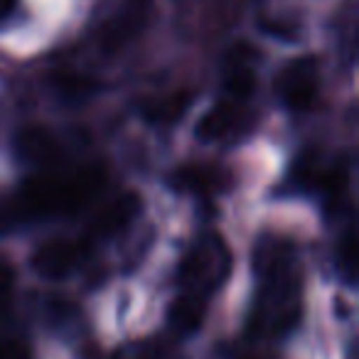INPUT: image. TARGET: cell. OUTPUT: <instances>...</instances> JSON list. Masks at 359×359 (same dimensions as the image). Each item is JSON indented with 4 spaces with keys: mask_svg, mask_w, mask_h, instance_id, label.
Returning a JSON list of instances; mask_svg holds the SVG:
<instances>
[{
    "mask_svg": "<svg viewBox=\"0 0 359 359\" xmlns=\"http://www.w3.org/2000/svg\"><path fill=\"white\" fill-rule=\"evenodd\" d=\"M106 185V172L96 165L67 175H37L25 180L6 202H0V226L79 215Z\"/></svg>",
    "mask_w": 359,
    "mask_h": 359,
    "instance_id": "6da1fadb",
    "label": "cell"
},
{
    "mask_svg": "<svg viewBox=\"0 0 359 359\" xmlns=\"http://www.w3.org/2000/svg\"><path fill=\"white\" fill-rule=\"evenodd\" d=\"M231 269V254L226 249L224 239L217 234H205L182 259L180 266V280L182 293L210 298L217 288L226 280Z\"/></svg>",
    "mask_w": 359,
    "mask_h": 359,
    "instance_id": "7a4b0ae2",
    "label": "cell"
},
{
    "mask_svg": "<svg viewBox=\"0 0 359 359\" xmlns=\"http://www.w3.org/2000/svg\"><path fill=\"white\" fill-rule=\"evenodd\" d=\"M273 91L290 111H308L320 91V67L315 57H298L288 62L276 76Z\"/></svg>",
    "mask_w": 359,
    "mask_h": 359,
    "instance_id": "3957f363",
    "label": "cell"
},
{
    "mask_svg": "<svg viewBox=\"0 0 359 359\" xmlns=\"http://www.w3.org/2000/svg\"><path fill=\"white\" fill-rule=\"evenodd\" d=\"M148 13H150V0H121V6L116 8L114 15L101 25L99 37H96L101 52L116 55L118 50H123V47L145 27Z\"/></svg>",
    "mask_w": 359,
    "mask_h": 359,
    "instance_id": "277c9868",
    "label": "cell"
},
{
    "mask_svg": "<svg viewBox=\"0 0 359 359\" xmlns=\"http://www.w3.org/2000/svg\"><path fill=\"white\" fill-rule=\"evenodd\" d=\"M86 241L72 239H50L40 244L32 254L30 264L35 273L45 280H67L81 266L86 256Z\"/></svg>",
    "mask_w": 359,
    "mask_h": 359,
    "instance_id": "5b68a950",
    "label": "cell"
},
{
    "mask_svg": "<svg viewBox=\"0 0 359 359\" xmlns=\"http://www.w3.org/2000/svg\"><path fill=\"white\" fill-rule=\"evenodd\" d=\"M143 210V202L135 192H121L114 200L101 205L96 215L91 217L89 229H86V244L91 241H109L126 231L135 222V217Z\"/></svg>",
    "mask_w": 359,
    "mask_h": 359,
    "instance_id": "8992f818",
    "label": "cell"
},
{
    "mask_svg": "<svg viewBox=\"0 0 359 359\" xmlns=\"http://www.w3.org/2000/svg\"><path fill=\"white\" fill-rule=\"evenodd\" d=\"M256 60L259 52L251 45L231 47L224 57V69H222V86H224V99L229 101H246L256 89Z\"/></svg>",
    "mask_w": 359,
    "mask_h": 359,
    "instance_id": "52a82bcc",
    "label": "cell"
},
{
    "mask_svg": "<svg viewBox=\"0 0 359 359\" xmlns=\"http://www.w3.org/2000/svg\"><path fill=\"white\" fill-rule=\"evenodd\" d=\"M13 148L20 163L30 165L35 170H45L55 165L62 155V145L52 130L42 128V126H25L18 130Z\"/></svg>",
    "mask_w": 359,
    "mask_h": 359,
    "instance_id": "ba28073f",
    "label": "cell"
},
{
    "mask_svg": "<svg viewBox=\"0 0 359 359\" xmlns=\"http://www.w3.org/2000/svg\"><path fill=\"white\" fill-rule=\"evenodd\" d=\"M244 126V111H241L239 101H219L212 109H207V114H202V118L195 126V135L202 143H219V140L234 138Z\"/></svg>",
    "mask_w": 359,
    "mask_h": 359,
    "instance_id": "9c48e42d",
    "label": "cell"
},
{
    "mask_svg": "<svg viewBox=\"0 0 359 359\" xmlns=\"http://www.w3.org/2000/svg\"><path fill=\"white\" fill-rule=\"evenodd\" d=\"M172 185L197 197H212L224 187V172L212 165H182L172 175Z\"/></svg>",
    "mask_w": 359,
    "mask_h": 359,
    "instance_id": "30bf717a",
    "label": "cell"
},
{
    "mask_svg": "<svg viewBox=\"0 0 359 359\" xmlns=\"http://www.w3.org/2000/svg\"><path fill=\"white\" fill-rule=\"evenodd\" d=\"M205 298L192 293H182L170 303L168 308V323L175 334L180 337H190L205 323Z\"/></svg>",
    "mask_w": 359,
    "mask_h": 359,
    "instance_id": "8fae6325",
    "label": "cell"
},
{
    "mask_svg": "<svg viewBox=\"0 0 359 359\" xmlns=\"http://www.w3.org/2000/svg\"><path fill=\"white\" fill-rule=\"evenodd\" d=\"M192 99H195V94L185 89L163 96V99H155V101H150V104H145V118H148L150 123H163V126L175 123L180 116H185Z\"/></svg>",
    "mask_w": 359,
    "mask_h": 359,
    "instance_id": "7c38bea8",
    "label": "cell"
},
{
    "mask_svg": "<svg viewBox=\"0 0 359 359\" xmlns=\"http://www.w3.org/2000/svg\"><path fill=\"white\" fill-rule=\"evenodd\" d=\"M50 84L62 101H84L99 89V81L79 72H55L50 76Z\"/></svg>",
    "mask_w": 359,
    "mask_h": 359,
    "instance_id": "4fadbf2b",
    "label": "cell"
},
{
    "mask_svg": "<svg viewBox=\"0 0 359 359\" xmlns=\"http://www.w3.org/2000/svg\"><path fill=\"white\" fill-rule=\"evenodd\" d=\"M337 266L344 278L352 283L354 276H357V234H354V226H349L347 234H344L342 246H339V254H337Z\"/></svg>",
    "mask_w": 359,
    "mask_h": 359,
    "instance_id": "5bb4252c",
    "label": "cell"
},
{
    "mask_svg": "<svg viewBox=\"0 0 359 359\" xmlns=\"http://www.w3.org/2000/svg\"><path fill=\"white\" fill-rule=\"evenodd\" d=\"M116 359H172V354L158 344H135V347L121 352Z\"/></svg>",
    "mask_w": 359,
    "mask_h": 359,
    "instance_id": "9a60e30c",
    "label": "cell"
},
{
    "mask_svg": "<svg viewBox=\"0 0 359 359\" xmlns=\"http://www.w3.org/2000/svg\"><path fill=\"white\" fill-rule=\"evenodd\" d=\"M13 285H15V273L8 264H0V310L6 308L8 300L13 295Z\"/></svg>",
    "mask_w": 359,
    "mask_h": 359,
    "instance_id": "2e32d148",
    "label": "cell"
},
{
    "mask_svg": "<svg viewBox=\"0 0 359 359\" xmlns=\"http://www.w3.org/2000/svg\"><path fill=\"white\" fill-rule=\"evenodd\" d=\"M0 359H32V357H30V352H27V347H22L20 342L8 339V342H0Z\"/></svg>",
    "mask_w": 359,
    "mask_h": 359,
    "instance_id": "e0dca14e",
    "label": "cell"
},
{
    "mask_svg": "<svg viewBox=\"0 0 359 359\" xmlns=\"http://www.w3.org/2000/svg\"><path fill=\"white\" fill-rule=\"evenodd\" d=\"M15 11H18V0H0V25L11 20Z\"/></svg>",
    "mask_w": 359,
    "mask_h": 359,
    "instance_id": "ac0fdd59",
    "label": "cell"
},
{
    "mask_svg": "<svg viewBox=\"0 0 359 359\" xmlns=\"http://www.w3.org/2000/svg\"><path fill=\"white\" fill-rule=\"evenodd\" d=\"M261 359H269V357H261Z\"/></svg>",
    "mask_w": 359,
    "mask_h": 359,
    "instance_id": "d6986e66",
    "label": "cell"
}]
</instances>
